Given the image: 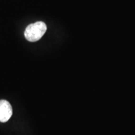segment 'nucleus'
<instances>
[{
	"mask_svg": "<svg viewBox=\"0 0 135 135\" xmlns=\"http://www.w3.org/2000/svg\"><path fill=\"white\" fill-rule=\"evenodd\" d=\"M47 26L43 21H37L26 27L25 36L28 41L35 42L41 39L46 33Z\"/></svg>",
	"mask_w": 135,
	"mask_h": 135,
	"instance_id": "obj_1",
	"label": "nucleus"
},
{
	"mask_svg": "<svg viewBox=\"0 0 135 135\" xmlns=\"http://www.w3.org/2000/svg\"><path fill=\"white\" fill-rule=\"evenodd\" d=\"M12 114V107L9 103L4 99L0 100V122H7Z\"/></svg>",
	"mask_w": 135,
	"mask_h": 135,
	"instance_id": "obj_2",
	"label": "nucleus"
}]
</instances>
